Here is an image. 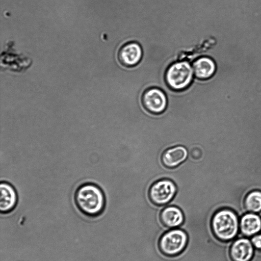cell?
<instances>
[{
  "label": "cell",
  "instance_id": "obj_12",
  "mask_svg": "<svg viewBox=\"0 0 261 261\" xmlns=\"http://www.w3.org/2000/svg\"><path fill=\"white\" fill-rule=\"evenodd\" d=\"M160 219L162 224L168 229L178 228L185 220L182 210L175 205H166L160 213Z\"/></svg>",
  "mask_w": 261,
  "mask_h": 261
},
{
  "label": "cell",
  "instance_id": "obj_6",
  "mask_svg": "<svg viewBox=\"0 0 261 261\" xmlns=\"http://www.w3.org/2000/svg\"><path fill=\"white\" fill-rule=\"evenodd\" d=\"M142 102L143 107L148 112L153 114H160L167 109L168 98L162 90L152 87L144 92Z\"/></svg>",
  "mask_w": 261,
  "mask_h": 261
},
{
  "label": "cell",
  "instance_id": "obj_10",
  "mask_svg": "<svg viewBox=\"0 0 261 261\" xmlns=\"http://www.w3.org/2000/svg\"><path fill=\"white\" fill-rule=\"evenodd\" d=\"M188 156V151L182 145H176L166 149L162 154L161 161L167 168H174L184 162Z\"/></svg>",
  "mask_w": 261,
  "mask_h": 261
},
{
  "label": "cell",
  "instance_id": "obj_5",
  "mask_svg": "<svg viewBox=\"0 0 261 261\" xmlns=\"http://www.w3.org/2000/svg\"><path fill=\"white\" fill-rule=\"evenodd\" d=\"M177 190L176 184L172 180L161 178L151 185L148 190V196L155 205L165 206L173 200Z\"/></svg>",
  "mask_w": 261,
  "mask_h": 261
},
{
  "label": "cell",
  "instance_id": "obj_13",
  "mask_svg": "<svg viewBox=\"0 0 261 261\" xmlns=\"http://www.w3.org/2000/svg\"><path fill=\"white\" fill-rule=\"evenodd\" d=\"M0 210L1 213L11 211L16 205L17 194L9 183L2 181L0 185Z\"/></svg>",
  "mask_w": 261,
  "mask_h": 261
},
{
  "label": "cell",
  "instance_id": "obj_3",
  "mask_svg": "<svg viewBox=\"0 0 261 261\" xmlns=\"http://www.w3.org/2000/svg\"><path fill=\"white\" fill-rule=\"evenodd\" d=\"M194 77L192 64L187 61L174 62L167 68L165 79L168 87L176 91L188 88Z\"/></svg>",
  "mask_w": 261,
  "mask_h": 261
},
{
  "label": "cell",
  "instance_id": "obj_7",
  "mask_svg": "<svg viewBox=\"0 0 261 261\" xmlns=\"http://www.w3.org/2000/svg\"><path fill=\"white\" fill-rule=\"evenodd\" d=\"M254 247L250 239L238 237L231 243L229 254L232 261H250L254 255Z\"/></svg>",
  "mask_w": 261,
  "mask_h": 261
},
{
  "label": "cell",
  "instance_id": "obj_4",
  "mask_svg": "<svg viewBox=\"0 0 261 261\" xmlns=\"http://www.w3.org/2000/svg\"><path fill=\"white\" fill-rule=\"evenodd\" d=\"M188 242L187 232L179 228L169 229L160 238L159 247L161 252L168 256H174L181 253Z\"/></svg>",
  "mask_w": 261,
  "mask_h": 261
},
{
  "label": "cell",
  "instance_id": "obj_1",
  "mask_svg": "<svg viewBox=\"0 0 261 261\" xmlns=\"http://www.w3.org/2000/svg\"><path fill=\"white\" fill-rule=\"evenodd\" d=\"M75 203L79 210L89 216H96L103 211L106 199L101 188L92 183L79 186L74 193Z\"/></svg>",
  "mask_w": 261,
  "mask_h": 261
},
{
  "label": "cell",
  "instance_id": "obj_15",
  "mask_svg": "<svg viewBox=\"0 0 261 261\" xmlns=\"http://www.w3.org/2000/svg\"><path fill=\"white\" fill-rule=\"evenodd\" d=\"M250 239L254 248L261 250V233L254 235Z\"/></svg>",
  "mask_w": 261,
  "mask_h": 261
},
{
  "label": "cell",
  "instance_id": "obj_2",
  "mask_svg": "<svg viewBox=\"0 0 261 261\" xmlns=\"http://www.w3.org/2000/svg\"><path fill=\"white\" fill-rule=\"evenodd\" d=\"M211 227L218 240L223 242L233 240L240 232V218L234 211L222 208L213 214Z\"/></svg>",
  "mask_w": 261,
  "mask_h": 261
},
{
  "label": "cell",
  "instance_id": "obj_11",
  "mask_svg": "<svg viewBox=\"0 0 261 261\" xmlns=\"http://www.w3.org/2000/svg\"><path fill=\"white\" fill-rule=\"evenodd\" d=\"M194 77L200 80H207L215 74L217 65L215 61L207 56L201 57L192 63Z\"/></svg>",
  "mask_w": 261,
  "mask_h": 261
},
{
  "label": "cell",
  "instance_id": "obj_8",
  "mask_svg": "<svg viewBox=\"0 0 261 261\" xmlns=\"http://www.w3.org/2000/svg\"><path fill=\"white\" fill-rule=\"evenodd\" d=\"M143 56L140 45L132 42L122 46L119 50L118 59L119 62L126 67H133L139 63Z\"/></svg>",
  "mask_w": 261,
  "mask_h": 261
},
{
  "label": "cell",
  "instance_id": "obj_9",
  "mask_svg": "<svg viewBox=\"0 0 261 261\" xmlns=\"http://www.w3.org/2000/svg\"><path fill=\"white\" fill-rule=\"evenodd\" d=\"M260 232L261 217L258 214L247 212L241 216L238 237L250 238Z\"/></svg>",
  "mask_w": 261,
  "mask_h": 261
},
{
  "label": "cell",
  "instance_id": "obj_14",
  "mask_svg": "<svg viewBox=\"0 0 261 261\" xmlns=\"http://www.w3.org/2000/svg\"><path fill=\"white\" fill-rule=\"evenodd\" d=\"M244 206L247 212L259 213L261 212V191H251L246 196Z\"/></svg>",
  "mask_w": 261,
  "mask_h": 261
}]
</instances>
